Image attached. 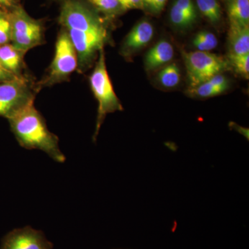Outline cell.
<instances>
[{
  "label": "cell",
  "instance_id": "cell-17",
  "mask_svg": "<svg viewBox=\"0 0 249 249\" xmlns=\"http://www.w3.org/2000/svg\"><path fill=\"white\" fill-rule=\"evenodd\" d=\"M105 18L112 20L116 16L124 12L119 0H88Z\"/></svg>",
  "mask_w": 249,
  "mask_h": 249
},
{
  "label": "cell",
  "instance_id": "cell-18",
  "mask_svg": "<svg viewBox=\"0 0 249 249\" xmlns=\"http://www.w3.org/2000/svg\"><path fill=\"white\" fill-rule=\"evenodd\" d=\"M192 44L196 51L209 52L217 47L218 40L216 36L211 31L203 30L195 36Z\"/></svg>",
  "mask_w": 249,
  "mask_h": 249
},
{
  "label": "cell",
  "instance_id": "cell-20",
  "mask_svg": "<svg viewBox=\"0 0 249 249\" xmlns=\"http://www.w3.org/2000/svg\"><path fill=\"white\" fill-rule=\"evenodd\" d=\"M227 62L229 66L231 67L236 73L249 79V53L244 55L229 54Z\"/></svg>",
  "mask_w": 249,
  "mask_h": 249
},
{
  "label": "cell",
  "instance_id": "cell-1",
  "mask_svg": "<svg viewBox=\"0 0 249 249\" xmlns=\"http://www.w3.org/2000/svg\"><path fill=\"white\" fill-rule=\"evenodd\" d=\"M58 23L67 31L78 56L79 73L92 68L100 52L114 44L111 21L88 0H58Z\"/></svg>",
  "mask_w": 249,
  "mask_h": 249
},
{
  "label": "cell",
  "instance_id": "cell-25",
  "mask_svg": "<svg viewBox=\"0 0 249 249\" xmlns=\"http://www.w3.org/2000/svg\"><path fill=\"white\" fill-rule=\"evenodd\" d=\"M14 78H16V76H14L12 73H10L8 70H6L0 62V83L6 81V80L13 79Z\"/></svg>",
  "mask_w": 249,
  "mask_h": 249
},
{
  "label": "cell",
  "instance_id": "cell-11",
  "mask_svg": "<svg viewBox=\"0 0 249 249\" xmlns=\"http://www.w3.org/2000/svg\"><path fill=\"white\" fill-rule=\"evenodd\" d=\"M175 56V49L171 42L162 39L145 54L144 66L147 71H153L170 63Z\"/></svg>",
  "mask_w": 249,
  "mask_h": 249
},
{
  "label": "cell",
  "instance_id": "cell-23",
  "mask_svg": "<svg viewBox=\"0 0 249 249\" xmlns=\"http://www.w3.org/2000/svg\"><path fill=\"white\" fill-rule=\"evenodd\" d=\"M124 11L132 9H143V0H119Z\"/></svg>",
  "mask_w": 249,
  "mask_h": 249
},
{
  "label": "cell",
  "instance_id": "cell-12",
  "mask_svg": "<svg viewBox=\"0 0 249 249\" xmlns=\"http://www.w3.org/2000/svg\"><path fill=\"white\" fill-rule=\"evenodd\" d=\"M26 53L11 43L0 47V62L3 67L16 77H27L31 75L27 71L24 61Z\"/></svg>",
  "mask_w": 249,
  "mask_h": 249
},
{
  "label": "cell",
  "instance_id": "cell-2",
  "mask_svg": "<svg viewBox=\"0 0 249 249\" xmlns=\"http://www.w3.org/2000/svg\"><path fill=\"white\" fill-rule=\"evenodd\" d=\"M8 121L20 146L27 150H41L58 163L65 161V156L59 147L58 136L49 131L45 119L34 104Z\"/></svg>",
  "mask_w": 249,
  "mask_h": 249
},
{
  "label": "cell",
  "instance_id": "cell-26",
  "mask_svg": "<svg viewBox=\"0 0 249 249\" xmlns=\"http://www.w3.org/2000/svg\"><path fill=\"white\" fill-rule=\"evenodd\" d=\"M229 127L231 129H235L239 133L242 134L245 138L249 140V128H246V127H242V126L239 125V124H236L235 123L231 122L229 124Z\"/></svg>",
  "mask_w": 249,
  "mask_h": 249
},
{
  "label": "cell",
  "instance_id": "cell-6",
  "mask_svg": "<svg viewBox=\"0 0 249 249\" xmlns=\"http://www.w3.org/2000/svg\"><path fill=\"white\" fill-rule=\"evenodd\" d=\"M9 11L11 24V43L27 53L45 43V27L40 19L28 14L19 4Z\"/></svg>",
  "mask_w": 249,
  "mask_h": 249
},
{
  "label": "cell",
  "instance_id": "cell-19",
  "mask_svg": "<svg viewBox=\"0 0 249 249\" xmlns=\"http://www.w3.org/2000/svg\"><path fill=\"white\" fill-rule=\"evenodd\" d=\"M226 89L219 87L214 86L209 81H206L204 83L198 85L194 88H191L188 90V93L193 97L197 98H209L219 96L221 93H224Z\"/></svg>",
  "mask_w": 249,
  "mask_h": 249
},
{
  "label": "cell",
  "instance_id": "cell-16",
  "mask_svg": "<svg viewBox=\"0 0 249 249\" xmlns=\"http://www.w3.org/2000/svg\"><path fill=\"white\" fill-rule=\"evenodd\" d=\"M181 70L178 64L173 62L160 69L157 80L162 87L165 88H175L181 82Z\"/></svg>",
  "mask_w": 249,
  "mask_h": 249
},
{
  "label": "cell",
  "instance_id": "cell-15",
  "mask_svg": "<svg viewBox=\"0 0 249 249\" xmlns=\"http://www.w3.org/2000/svg\"><path fill=\"white\" fill-rule=\"evenodd\" d=\"M198 12L213 25H217L222 18V11L217 0H196Z\"/></svg>",
  "mask_w": 249,
  "mask_h": 249
},
{
  "label": "cell",
  "instance_id": "cell-13",
  "mask_svg": "<svg viewBox=\"0 0 249 249\" xmlns=\"http://www.w3.org/2000/svg\"><path fill=\"white\" fill-rule=\"evenodd\" d=\"M228 46L229 54L244 55L249 53V26H229Z\"/></svg>",
  "mask_w": 249,
  "mask_h": 249
},
{
  "label": "cell",
  "instance_id": "cell-22",
  "mask_svg": "<svg viewBox=\"0 0 249 249\" xmlns=\"http://www.w3.org/2000/svg\"><path fill=\"white\" fill-rule=\"evenodd\" d=\"M168 0H143V9L154 15L160 14Z\"/></svg>",
  "mask_w": 249,
  "mask_h": 249
},
{
  "label": "cell",
  "instance_id": "cell-21",
  "mask_svg": "<svg viewBox=\"0 0 249 249\" xmlns=\"http://www.w3.org/2000/svg\"><path fill=\"white\" fill-rule=\"evenodd\" d=\"M11 24L9 11L0 9V47L11 43Z\"/></svg>",
  "mask_w": 249,
  "mask_h": 249
},
{
  "label": "cell",
  "instance_id": "cell-10",
  "mask_svg": "<svg viewBox=\"0 0 249 249\" xmlns=\"http://www.w3.org/2000/svg\"><path fill=\"white\" fill-rule=\"evenodd\" d=\"M170 22L180 31L191 29L198 19V10L193 0H175L170 8Z\"/></svg>",
  "mask_w": 249,
  "mask_h": 249
},
{
  "label": "cell",
  "instance_id": "cell-8",
  "mask_svg": "<svg viewBox=\"0 0 249 249\" xmlns=\"http://www.w3.org/2000/svg\"><path fill=\"white\" fill-rule=\"evenodd\" d=\"M42 231L34 228H19L8 232L1 241L0 249H53Z\"/></svg>",
  "mask_w": 249,
  "mask_h": 249
},
{
  "label": "cell",
  "instance_id": "cell-3",
  "mask_svg": "<svg viewBox=\"0 0 249 249\" xmlns=\"http://www.w3.org/2000/svg\"><path fill=\"white\" fill-rule=\"evenodd\" d=\"M104 49L100 52L89 76L90 88L98 101L97 118L96 129L93 136V142H96L100 129L107 114L124 109L120 100L116 96L108 74Z\"/></svg>",
  "mask_w": 249,
  "mask_h": 249
},
{
  "label": "cell",
  "instance_id": "cell-9",
  "mask_svg": "<svg viewBox=\"0 0 249 249\" xmlns=\"http://www.w3.org/2000/svg\"><path fill=\"white\" fill-rule=\"evenodd\" d=\"M154 35L155 29L150 21H139L124 37L119 53L124 58L129 60L146 47L153 39Z\"/></svg>",
  "mask_w": 249,
  "mask_h": 249
},
{
  "label": "cell",
  "instance_id": "cell-4",
  "mask_svg": "<svg viewBox=\"0 0 249 249\" xmlns=\"http://www.w3.org/2000/svg\"><path fill=\"white\" fill-rule=\"evenodd\" d=\"M78 68V56L67 31L60 28L55 45V52L52 63L45 74L36 81L37 93L44 88H51L64 82L70 81V77Z\"/></svg>",
  "mask_w": 249,
  "mask_h": 249
},
{
  "label": "cell",
  "instance_id": "cell-7",
  "mask_svg": "<svg viewBox=\"0 0 249 249\" xmlns=\"http://www.w3.org/2000/svg\"><path fill=\"white\" fill-rule=\"evenodd\" d=\"M183 57L191 88L207 81L218 73L226 71L229 67L227 60L210 52H184Z\"/></svg>",
  "mask_w": 249,
  "mask_h": 249
},
{
  "label": "cell",
  "instance_id": "cell-24",
  "mask_svg": "<svg viewBox=\"0 0 249 249\" xmlns=\"http://www.w3.org/2000/svg\"><path fill=\"white\" fill-rule=\"evenodd\" d=\"M20 2L21 0H0V9L11 11L18 5L21 4Z\"/></svg>",
  "mask_w": 249,
  "mask_h": 249
},
{
  "label": "cell",
  "instance_id": "cell-5",
  "mask_svg": "<svg viewBox=\"0 0 249 249\" xmlns=\"http://www.w3.org/2000/svg\"><path fill=\"white\" fill-rule=\"evenodd\" d=\"M32 76L16 77L0 83V117L9 120L34 104L37 92Z\"/></svg>",
  "mask_w": 249,
  "mask_h": 249
},
{
  "label": "cell",
  "instance_id": "cell-14",
  "mask_svg": "<svg viewBox=\"0 0 249 249\" xmlns=\"http://www.w3.org/2000/svg\"><path fill=\"white\" fill-rule=\"evenodd\" d=\"M229 26H249V0H225Z\"/></svg>",
  "mask_w": 249,
  "mask_h": 249
}]
</instances>
